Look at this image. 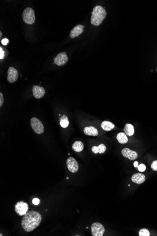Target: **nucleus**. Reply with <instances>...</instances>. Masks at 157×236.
<instances>
[{"label":"nucleus","instance_id":"obj_22","mask_svg":"<svg viewBox=\"0 0 157 236\" xmlns=\"http://www.w3.org/2000/svg\"><path fill=\"white\" fill-rule=\"evenodd\" d=\"M137 167L138 170L141 172H144L146 170V169L145 165L143 164H140V165H138Z\"/></svg>","mask_w":157,"mask_h":236},{"label":"nucleus","instance_id":"obj_6","mask_svg":"<svg viewBox=\"0 0 157 236\" xmlns=\"http://www.w3.org/2000/svg\"><path fill=\"white\" fill-rule=\"evenodd\" d=\"M28 210V204L23 201L18 202L15 205V211L20 216H24Z\"/></svg>","mask_w":157,"mask_h":236},{"label":"nucleus","instance_id":"obj_20","mask_svg":"<svg viewBox=\"0 0 157 236\" xmlns=\"http://www.w3.org/2000/svg\"><path fill=\"white\" fill-rule=\"evenodd\" d=\"M59 121H60V124L61 127L63 128H66L69 124L68 118L66 115H63V116H61L59 119Z\"/></svg>","mask_w":157,"mask_h":236},{"label":"nucleus","instance_id":"obj_30","mask_svg":"<svg viewBox=\"0 0 157 236\" xmlns=\"http://www.w3.org/2000/svg\"><path fill=\"white\" fill-rule=\"evenodd\" d=\"M66 179L68 180L69 179V177H67V178H66Z\"/></svg>","mask_w":157,"mask_h":236},{"label":"nucleus","instance_id":"obj_10","mask_svg":"<svg viewBox=\"0 0 157 236\" xmlns=\"http://www.w3.org/2000/svg\"><path fill=\"white\" fill-rule=\"evenodd\" d=\"M121 153L124 157L128 158L129 160H135L138 157L137 153L136 151H133L129 148H123L121 151Z\"/></svg>","mask_w":157,"mask_h":236},{"label":"nucleus","instance_id":"obj_26","mask_svg":"<svg viewBox=\"0 0 157 236\" xmlns=\"http://www.w3.org/2000/svg\"><path fill=\"white\" fill-rule=\"evenodd\" d=\"M4 55V52L3 50L1 47H0V59H2L3 58Z\"/></svg>","mask_w":157,"mask_h":236},{"label":"nucleus","instance_id":"obj_32","mask_svg":"<svg viewBox=\"0 0 157 236\" xmlns=\"http://www.w3.org/2000/svg\"><path fill=\"white\" fill-rule=\"evenodd\" d=\"M88 228H89V227H87L86 228L87 229H88Z\"/></svg>","mask_w":157,"mask_h":236},{"label":"nucleus","instance_id":"obj_3","mask_svg":"<svg viewBox=\"0 0 157 236\" xmlns=\"http://www.w3.org/2000/svg\"><path fill=\"white\" fill-rule=\"evenodd\" d=\"M22 18L26 24H33L35 21V15L34 10L29 7L26 8L22 13Z\"/></svg>","mask_w":157,"mask_h":236},{"label":"nucleus","instance_id":"obj_1","mask_svg":"<svg viewBox=\"0 0 157 236\" xmlns=\"http://www.w3.org/2000/svg\"><path fill=\"white\" fill-rule=\"evenodd\" d=\"M41 216L35 211L27 212L22 219L21 226L26 232H31L37 228L41 221Z\"/></svg>","mask_w":157,"mask_h":236},{"label":"nucleus","instance_id":"obj_23","mask_svg":"<svg viewBox=\"0 0 157 236\" xmlns=\"http://www.w3.org/2000/svg\"><path fill=\"white\" fill-rule=\"evenodd\" d=\"M151 168L153 171H157V160L153 162L151 165Z\"/></svg>","mask_w":157,"mask_h":236},{"label":"nucleus","instance_id":"obj_21","mask_svg":"<svg viewBox=\"0 0 157 236\" xmlns=\"http://www.w3.org/2000/svg\"><path fill=\"white\" fill-rule=\"evenodd\" d=\"M140 236H150V233L147 229H142L139 232Z\"/></svg>","mask_w":157,"mask_h":236},{"label":"nucleus","instance_id":"obj_13","mask_svg":"<svg viewBox=\"0 0 157 236\" xmlns=\"http://www.w3.org/2000/svg\"><path fill=\"white\" fill-rule=\"evenodd\" d=\"M145 176L144 174L137 173L133 175L131 180L133 182L136 184H142L145 181Z\"/></svg>","mask_w":157,"mask_h":236},{"label":"nucleus","instance_id":"obj_5","mask_svg":"<svg viewBox=\"0 0 157 236\" xmlns=\"http://www.w3.org/2000/svg\"><path fill=\"white\" fill-rule=\"evenodd\" d=\"M92 235L93 236H103L105 232L103 225L99 222H95L91 225Z\"/></svg>","mask_w":157,"mask_h":236},{"label":"nucleus","instance_id":"obj_8","mask_svg":"<svg viewBox=\"0 0 157 236\" xmlns=\"http://www.w3.org/2000/svg\"><path fill=\"white\" fill-rule=\"evenodd\" d=\"M66 165L69 171L71 173H76L78 170V163L74 157H70L67 159Z\"/></svg>","mask_w":157,"mask_h":236},{"label":"nucleus","instance_id":"obj_19","mask_svg":"<svg viewBox=\"0 0 157 236\" xmlns=\"http://www.w3.org/2000/svg\"><path fill=\"white\" fill-rule=\"evenodd\" d=\"M117 139L118 142L120 144H126L128 141V138L126 133H118L117 135Z\"/></svg>","mask_w":157,"mask_h":236},{"label":"nucleus","instance_id":"obj_29","mask_svg":"<svg viewBox=\"0 0 157 236\" xmlns=\"http://www.w3.org/2000/svg\"><path fill=\"white\" fill-rule=\"evenodd\" d=\"M1 37H2V33L1 31H0V38L1 39Z\"/></svg>","mask_w":157,"mask_h":236},{"label":"nucleus","instance_id":"obj_16","mask_svg":"<svg viewBox=\"0 0 157 236\" xmlns=\"http://www.w3.org/2000/svg\"><path fill=\"white\" fill-rule=\"evenodd\" d=\"M72 148L75 152H80L83 150V144L81 141H76L72 145Z\"/></svg>","mask_w":157,"mask_h":236},{"label":"nucleus","instance_id":"obj_2","mask_svg":"<svg viewBox=\"0 0 157 236\" xmlns=\"http://www.w3.org/2000/svg\"><path fill=\"white\" fill-rule=\"evenodd\" d=\"M106 10L103 7L97 5L94 7L92 12L91 23L94 26H100L106 18Z\"/></svg>","mask_w":157,"mask_h":236},{"label":"nucleus","instance_id":"obj_33","mask_svg":"<svg viewBox=\"0 0 157 236\" xmlns=\"http://www.w3.org/2000/svg\"><path fill=\"white\" fill-rule=\"evenodd\" d=\"M129 187H130V184H129Z\"/></svg>","mask_w":157,"mask_h":236},{"label":"nucleus","instance_id":"obj_28","mask_svg":"<svg viewBox=\"0 0 157 236\" xmlns=\"http://www.w3.org/2000/svg\"><path fill=\"white\" fill-rule=\"evenodd\" d=\"M134 166L135 167H138V162L137 161H135L134 163Z\"/></svg>","mask_w":157,"mask_h":236},{"label":"nucleus","instance_id":"obj_24","mask_svg":"<svg viewBox=\"0 0 157 236\" xmlns=\"http://www.w3.org/2000/svg\"><path fill=\"white\" fill-rule=\"evenodd\" d=\"M40 199L37 198H35L32 199V204L35 205H37L40 204Z\"/></svg>","mask_w":157,"mask_h":236},{"label":"nucleus","instance_id":"obj_9","mask_svg":"<svg viewBox=\"0 0 157 236\" xmlns=\"http://www.w3.org/2000/svg\"><path fill=\"white\" fill-rule=\"evenodd\" d=\"M18 71L14 67H10L8 69L7 80L10 83L15 82L18 78Z\"/></svg>","mask_w":157,"mask_h":236},{"label":"nucleus","instance_id":"obj_14","mask_svg":"<svg viewBox=\"0 0 157 236\" xmlns=\"http://www.w3.org/2000/svg\"><path fill=\"white\" fill-rule=\"evenodd\" d=\"M84 133L86 135L92 136H97L98 135V130L97 128L93 127H86L84 129Z\"/></svg>","mask_w":157,"mask_h":236},{"label":"nucleus","instance_id":"obj_18","mask_svg":"<svg viewBox=\"0 0 157 236\" xmlns=\"http://www.w3.org/2000/svg\"><path fill=\"white\" fill-rule=\"evenodd\" d=\"M124 131L127 135L132 136L135 133L134 127L131 124H127L124 128Z\"/></svg>","mask_w":157,"mask_h":236},{"label":"nucleus","instance_id":"obj_25","mask_svg":"<svg viewBox=\"0 0 157 236\" xmlns=\"http://www.w3.org/2000/svg\"><path fill=\"white\" fill-rule=\"evenodd\" d=\"M3 102H4L3 96L1 92H0V107H1V106L3 103Z\"/></svg>","mask_w":157,"mask_h":236},{"label":"nucleus","instance_id":"obj_27","mask_svg":"<svg viewBox=\"0 0 157 236\" xmlns=\"http://www.w3.org/2000/svg\"><path fill=\"white\" fill-rule=\"evenodd\" d=\"M9 40L8 39L4 38V39H3V40H1V43L3 45L5 46V45H7V44L9 43Z\"/></svg>","mask_w":157,"mask_h":236},{"label":"nucleus","instance_id":"obj_17","mask_svg":"<svg viewBox=\"0 0 157 236\" xmlns=\"http://www.w3.org/2000/svg\"><path fill=\"white\" fill-rule=\"evenodd\" d=\"M101 127L104 130L110 131L114 128L115 125L112 122L109 121H104L101 124Z\"/></svg>","mask_w":157,"mask_h":236},{"label":"nucleus","instance_id":"obj_11","mask_svg":"<svg viewBox=\"0 0 157 236\" xmlns=\"http://www.w3.org/2000/svg\"><path fill=\"white\" fill-rule=\"evenodd\" d=\"M33 95L37 99L43 98L45 93V89L43 87L38 85H34L32 87Z\"/></svg>","mask_w":157,"mask_h":236},{"label":"nucleus","instance_id":"obj_4","mask_svg":"<svg viewBox=\"0 0 157 236\" xmlns=\"http://www.w3.org/2000/svg\"><path fill=\"white\" fill-rule=\"evenodd\" d=\"M30 124L35 133L37 134H42L44 132V127L43 123L36 118H32L30 121Z\"/></svg>","mask_w":157,"mask_h":236},{"label":"nucleus","instance_id":"obj_7","mask_svg":"<svg viewBox=\"0 0 157 236\" xmlns=\"http://www.w3.org/2000/svg\"><path fill=\"white\" fill-rule=\"evenodd\" d=\"M68 61V57L65 52H62L58 54L57 57L54 59V62L58 66H62L66 64Z\"/></svg>","mask_w":157,"mask_h":236},{"label":"nucleus","instance_id":"obj_12","mask_svg":"<svg viewBox=\"0 0 157 236\" xmlns=\"http://www.w3.org/2000/svg\"><path fill=\"white\" fill-rule=\"evenodd\" d=\"M84 27V26L81 25H78L75 26L71 31L70 34V37L73 39L80 35L83 32Z\"/></svg>","mask_w":157,"mask_h":236},{"label":"nucleus","instance_id":"obj_31","mask_svg":"<svg viewBox=\"0 0 157 236\" xmlns=\"http://www.w3.org/2000/svg\"><path fill=\"white\" fill-rule=\"evenodd\" d=\"M0 236H3V235H2V234H0Z\"/></svg>","mask_w":157,"mask_h":236},{"label":"nucleus","instance_id":"obj_15","mask_svg":"<svg viewBox=\"0 0 157 236\" xmlns=\"http://www.w3.org/2000/svg\"><path fill=\"white\" fill-rule=\"evenodd\" d=\"M92 151L94 153L97 154L99 153L100 154H103L105 152L106 150V146L103 144H101L99 146H93L92 148Z\"/></svg>","mask_w":157,"mask_h":236}]
</instances>
